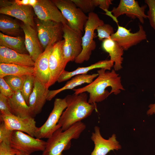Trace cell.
Listing matches in <instances>:
<instances>
[{"label": "cell", "mask_w": 155, "mask_h": 155, "mask_svg": "<svg viewBox=\"0 0 155 155\" xmlns=\"http://www.w3.org/2000/svg\"><path fill=\"white\" fill-rule=\"evenodd\" d=\"M148 107L149 109L147 111V115H150L155 114V103L150 104Z\"/></svg>", "instance_id": "obj_38"}, {"label": "cell", "mask_w": 155, "mask_h": 155, "mask_svg": "<svg viewBox=\"0 0 155 155\" xmlns=\"http://www.w3.org/2000/svg\"><path fill=\"white\" fill-rule=\"evenodd\" d=\"M0 125V143L3 142L10 145L11 140L13 131L7 129L4 122L1 121Z\"/></svg>", "instance_id": "obj_33"}, {"label": "cell", "mask_w": 155, "mask_h": 155, "mask_svg": "<svg viewBox=\"0 0 155 155\" xmlns=\"http://www.w3.org/2000/svg\"><path fill=\"white\" fill-rule=\"evenodd\" d=\"M77 6L84 13L94 12L95 7L98 6L97 0H72Z\"/></svg>", "instance_id": "obj_30"}, {"label": "cell", "mask_w": 155, "mask_h": 155, "mask_svg": "<svg viewBox=\"0 0 155 155\" xmlns=\"http://www.w3.org/2000/svg\"><path fill=\"white\" fill-rule=\"evenodd\" d=\"M18 152L10 145L3 142L0 143V155H17Z\"/></svg>", "instance_id": "obj_36"}, {"label": "cell", "mask_w": 155, "mask_h": 155, "mask_svg": "<svg viewBox=\"0 0 155 155\" xmlns=\"http://www.w3.org/2000/svg\"><path fill=\"white\" fill-rule=\"evenodd\" d=\"M14 1L19 5H30L32 7L36 3L38 0H15Z\"/></svg>", "instance_id": "obj_37"}, {"label": "cell", "mask_w": 155, "mask_h": 155, "mask_svg": "<svg viewBox=\"0 0 155 155\" xmlns=\"http://www.w3.org/2000/svg\"><path fill=\"white\" fill-rule=\"evenodd\" d=\"M17 155H31L30 154L18 151Z\"/></svg>", "instance_id": "obj_39"}, {"label": "cell", "mask_w": 155, "mask_h": 155, "mask_svg": "<svg viewBox=\"0 0 155 155\" xmlns=\"http://www.w3.org/2000/svg\"><path fill=\"white\" fill-rule=\"evenodd\" d=\"M0 121H3L6 127L12 131L16 130L26 133L34 137L37 128L34 117H21L12 114H0Z\"/></svg>", "instance_id": "obj_13"}, {"label": "cell", "mask_w": 155, "mask_h": 155, "mask_svg": "<svg viewBox=\"0 0 155 155\" xmlns=\"http://www.w3.org/2000/svg\"><path fill=\"white\" fill-rule=\"evenodd\" d=\"M35 62L28 54H22L0 46V63L34 67Z\"/></svg>", "instance_id": "obj_20"}, {"label": "cell", "mask_w": 155, "mask_h": 155, "mask_svg": "<svg viewBox=\"0 0 155 155\" xmlns=\"http://www.w3.org/2000/svg\"><path fill=\"white\" fill-rule=\"evenodd\" d=\"M67 106L65 98H56L53 107L48 119L40 127H37L34 137L41 139L49 138L58 128L61 127L58 123L64 110Z\"/></svg>", "instance_id": "obj_7"}, {"label": "cell", "mask_w": 155, "mask_h": 155, "mask_svg": "<svg viewBox=\"0 0 155 155\" xmlns=\"http://www.w3.org/2000/svg\"><path fill=\"white\" fill-rule=\"evenodd\" d=\"M32 7L37 18L40 20L68 24L60 11L51 0H38Z\"/></svg>", "instance_id": "obj_15"}, {"label": "cell", "mask_w": 155, "mask_h": 155, "mask_svg": "<svg viewBox=\"0 0 155 155\" xmlns=\"http://www.w3.org/2000/svg\"><path fill=\"white\" fill-rule=\"evenodd\" d=\"M0 46L7 47L18 53L27 54L24 39L20 36H12L0 32Z\"/></svg>", "instance_id": "obj_25"}, {"label": "cell", "mask_w": 155, "mask_h": 155, "mask_svg": "<svg viewBox=\"0 0 155 155\" xmlns=\"http://www.w3.org/2000/svg\"><path fill=\"white\" fill-rule=\"evenodd\" d=\"M10 145L18 151L30 154L37 151H43L45 149L46 142L34 138L23 132L13 131Z\"/></svg>", "instance_id": "obj_9"}, {"label": "cell", "mask_w": 155, "mask_h": 155, "mask_svg": "<svg viewBox=\"0 0 155 155\" xmlns=\"http://www.w3.org/2000/svg\"><path fill=\"white\" fill-rule=\"evenodd\" d=\"M9 100L13 115L21 117H34L35 116L20 90L15 92L12 96L9 98Z\"/></svg>", "instance_id": "obj_23"}, {"label": "cell", "mask_w": 155, "mask_h": 155, "mask_svg": "<svg viewBox=\"0 0 155 155\" xmlns=\"http://www.w3.org/2000/svg\"><path fill=\"white\" fill-rule=\"evenodd\" d=\"M98 75V73L92 74H82L75 75L67 81L65 85L61 88L56 90H49L48 94L47 100H51L57 94L64 90L73 89L75 87L85 83L90 84Z\"/></svg>", "instance_id": "obj_24"}, {"label": "cell", "mask_w": 155, "mask_h": 155, "mask_svg": "<svg viewBox=\"0 0 155 155\" xmlns=\"http://www.w3.org/2000/svg\"><path fill=\"white\" fill-rule=\"evenodd\" d=\"M144 2L149 8L147 16L149 23L155 30V0H145Z\"/></svg>", "instance_id": "obj_32"}, {"label": "cell", "mask_w": 155, "mask_h": 155, "mask_svg": "<svg viewBox=\"0 0 155 155\" xmlns=\"http://www.w3.org/2000/svg\"><path fill=\"white\" fill-rule=\"evenodd\" d=\"M0 93L8 98L12 96L15 92L3 78H0Z\"/></svg>", "instance_id": "obj_35"}, {"label": "cell", "mask_w": 155, "mask_h": 155, "mask_svg": "<svg viewBox=\"0 0 155 155\" xmlns=\"http://www.w3.org/2000/svg\"><path fill=\"white\" fill-rule=\"evenodd\" d=\"M21 27L24 34L26 49L32 59L35 62L43 52L37 31L28 24L23 23Z\"/></svg>", "instance_id": "obj_19"}, {"label": "cell", "mask_w": 155, "mask_h": 155, "mask_svg": "<svg viewBox=\"0 0 155 155\" xmlns=\"http://www.w3.org/2000/svg\"><path fill=\"white\" fill-rule=\"evenodd\" d=\"M35 78V76L34 74L27 75L20 91L22 95L28 106L29 97L34 87Z\"/></svg>", "instance_id": "obj_29"}, {"label": "cell", "mask_w": 155, "mask_h": 155, "mask_svg": "<svg viewBox=\"0 0 155 155\" xmlns=\"http://www.w3.org/2000/svg\"><path fill=\"white\" fill-rule=\"evenodd\" d=\"M102 47L104 51L109 54L110 60L114 62V69L117 71L121 69L123 59L122 57L124 51L123 48L117 42L111 38L103 40Z\"/></svg>", "instance_id": "obj_21"}, {"label": "cell", "mask_w": 155, "mask_h": 155, "mask_svg": "<svg viewBox=\"0 0 155 155\" xmlns=\"http://www.w3.org/2000/svg\"><path fill=\"white\" fill-rule=\"evenodd\" d=\"M63 24L64 40L63 50L67 63L74 61L82 51V32L73 29L67 24Z\"/></svg>", "instance_id": "obj_8"}, {"label": "cell", "mask_w": 155, "mask_h": 155, "mask_svg": "<svg viewBox=\"0 0 155 155\" xmlns=\"http://www.w3.org/2000/svg\"><path fill=\"white\" fill-rule=\"evenodd\" d=\"M88 17L84 29V34L82 38V50L74 61L77 64H82L90 59L92 51L96 46L94 40V31L98 26L104 24L103 21L94 12L89 13Z\"/></svg>", "instance_id": "obj_4"}, {"label": "cell", "mask_w": 155, "mask_h": 155, "mask_svg": "<svg viewBox=\"0 0 155 155\" xmlns=\"http://www.w3.org/2000/svg\"><path fill=\"white\" fill-rule=\"evenodd\" d=\"M73 29L83 32L88 19L72 0H52Z\"/></svg>", "instance_id": "obj_5"}, {"label": "cell", "mask_w": 155, "mask_h": 155, "mask_svg": "<svg viewBox=\"0 0 155 155\" xmlns=\"http://www.w3.org/2000/svg\"><path fill=\"white\" fill-rule=\"evenodd\" d=\"M36 26L39 42L44 49L50 44H54L62 40L63 32L62 23L37 18Z\"/></svg>", "instance_id": "obj_6"}, {"label": "cell", "mask_w": 155, "mask_h": 155, "mask_svg": "<svg viewBox=\"0 0 155 155\" xmlns=\"http://www.w3.org/2000/svg\"><path fill=\"white\" fill-rule=\"evenodd\" d=\"M49 90L35 76L33 90L29 98V106L36 116L39 114L46 100Z\"/></svg>", "instance_id": "obj_17"}, {"label": "cell", "mask_w": 155, "mask_h": 155, "mask_svg": "<svg viewBox=\"0 0 155 155\" xmlns=\"http://www.w3.org/2000/svg\"><path fill=\"white\" fill-rule=\"evenodd\" d=\"M54 44L47 46L35 61L34 67V75L47 88L50 79L49 59Z\"/></svg>", "instance_id": "obj_18"}, {"label": "cell", "mask_w": 155, "mask_h": 155, "mask_svg": "<svg viewBox=\"0 0 155 155\" xmlns=\"http://www.w3.org/2000/svg\"><path fill=\"white\" fill-rule=\"evenodd\" d=\"M34 73V67L0 63V78L9 75L22 76Z\"/></svg>", "instance_id": "obj_26"}, {"label": "cell", "mask_w": 155, "mask_h": 155, "mask_svg": "<svg viewBox=\"0 0 155 155\" xmlns=\"http://www.w3.org/2000/svg\"><path fill=\"white\" fill-rule=\"evenodd\" d=\"M0 13L13 17L34 28L32 7L30 5H19L14 1L1 0Z\"/></svg>", "instance_id": "obj_10"}, {"label": "cell", "mask_w": 155, "mask_h": 155, "mask_svg": "<svg viewBox=\"0 0 155 155\" xmlns=\"http://www.w3.org/2000/svg\"><path fill=\"white\" fill-rule=\"evenodd\" d=\"M27 75H9L6 76L3 78L13 90L15 92L18 90H21L26 80Z\"/></svg>", "instance_id": "obj_28"}, {"label": "cell", "mask_w": 155, "mask_h": 155, "mask_svg": "<svg viewBox=\"0 0 155 155\" xmlns=\"http://www.w3.org/2000/svg\"><path fill=\"white\" fill-rule=\"evenodd\" d=\"M104 68L97 71L98 75L91 83L81 88L73 89L74 94L87 92L89 93L88 102L96 104L105 99L110 94L117 95L124 90L121 78L114 69L106 71Z\"/></svg>", "instance_id": "obj_1"}, {"label": "cell", "mask_w": 155, "mask_h": 155, "mask_svg": "<svg viewBox=\"0 0 155 155\" xmlns=\"http://www.w3.org/2000/svg\"><path fill=\"white\" fill-rule=\"evenodd\" d=\"M0 111L1 114H12L9 98L0 93Z\"/></svg>", "instance_id": "obj_34"}, {"label": "cell", "mask_w": 155, "mask_h": 155, "mask_svg": "<svg viewBox=\"0 0 155 155\" xmlns=\"http://www.w3.org/2000/svg\"><path fill=\"white\" fill-rule=\"evenodd\" d=\"M64 39L55 43L49 59L50 79L47 88L57 81L58 78L67 63L65 60L63 50Z\"/></svg>", "instance_id": "obj_11"}, {"label": "cell", "mask_w": 155, "mask_h": 155, "mask_svg": "<svg viewBox=\"0 0 155 155\" xmlns=\"http://www.w3.org/2000/svg\"><path fill=\"white\" fill-rule=\"evenodd\" d=\"M86 127L85 124L80 121L65 131L61 127L58 128L48 139L41 155H63L62 152L70 147L71 140L78 138Z\"/></svg>", "instance_id": "obj_3"}, {"label": "cell", "mask_w": 155, "mask_h": 155, "mask_svg": "<svg viewBox=\"0 0 155 155\" xmlns=\"http://www.w3.org/2000/svg\"><path fill=\"white\" fill-rule=\"evenodd\" d=\"M114 62L110 60L100 61L86 67H79L71 71L64 70L58 79L57 82L61 83L67 81L73 77L80 74H87L89 71L97 68H104L110 70L114 65Z\"/></svg>", "instance_id": "obj_22"}, {"label": "cell", "mask_w": 155, "mask_h": 155, "mask_svg": "<svg viewBox=\"0 0 155 155\" xmlns=\"http://www.w3.org/2000/svg\"><path fill=\"white\" fill-rule=\"evenodd\" d=\"M21 25L9 16L0 14V30L6 35L17 36L21 30Z\"/></svg>", "instance_id": "obj_27"}, {"label": "cell", "mask_w": 155, "mask_h": 155, "mask_svg": "<svg viewBox=\"0 0 155 155\" xmlns=\"http://www.w3.org/2000/svg\"><path fill=\"white\" fill-rule=\"evenodd\" d=\"M98 39L102 41L104 39L110 38L111 35L114 34V29L110 24H105L99 26L96 28Z\"/></svg>", "instance_id": "obj_31"}, {"label": "cell", "mask_w": 155, "mask_h": 155, "mask_svg": "<svg viewBox=\"0 0 155 155\" xmlns=\"http://www.w3.org/2000/svg\"><path fill=\"white\" fill-rule=\"evenodd\" d=\"M147 6L145 5L140 6L138 2L134 0H121L118 6L114 7L111 12L116 18L125 14L131 18H138L144 24V19L148 18L145 12Z\"/></svg>", "instance_id": "obj_14"}, {"label": "cell", "mask_w": 155, "mask_h": 155, "mask_svg": "<svg viewBox=\"0 0 155 155\" xmlns=\"http://www.w3.org/2000/svg\"><path fill=\"white\" fill-rule=\"evenodd\" d=\"M94 131L92 133L91 139L94 143V147L90 155H106L111 150L121 149V146L117 140L115 134L106 140L102 136L98 126L94 127Z\"/></svg>", "instance_id": "obj_16"}, {"label": "cell", "mask_w": 155, "mask_h": 155, "mask_svg": "<svg viewBox=\"0 0 155 155\" xmlns=\"http://www.w3.org/2000/svg\"><path fill=\"white\" fill-rule=\"evenodd\" d=\"M131 31V29L118 25L117 31L111 35V38L117 42L124 50L146 39L147 35L142 25L139 24V30L136 32L132 33Z\"/></svg>", "instance_id": "obj_12"}, {"label": "cell", "mask_w": 155, "mask_h": 155, "mask_svg": "<svg viewBox=\"0 0 155 155\" xmlns=\"http://www.w3.org/2000/svg\"><path fill=\"white\" fill-rule=\"evenodd\" d=\"M88 97L86 92L68 95L66 96L67 106L58 123L63 131L90 116L94 110H97L96 104L89 103Z\"/></svg>", "instance_id": "obj_2"}]
</instances>
